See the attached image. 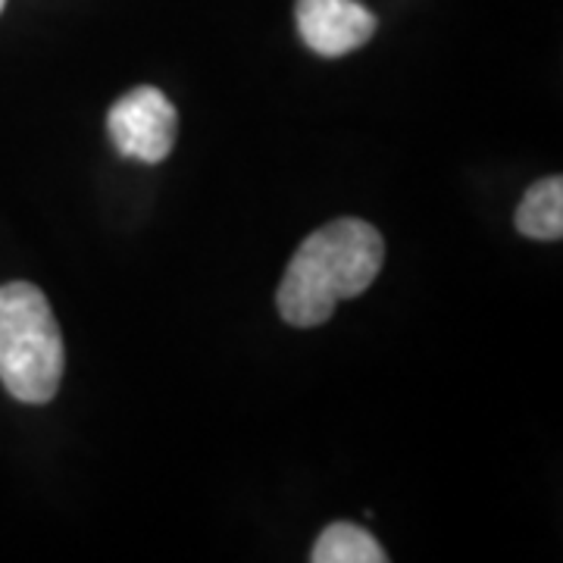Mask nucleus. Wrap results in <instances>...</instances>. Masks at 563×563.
Instances as JSON below:
<instances>
[{"instance_id":"2","label":"nucleus","mask_w":563,"mask_h":563,"mask_svg":"<svg viewBox=\"0 0 563 563\" xmlns=\"http://www.w3.org/2000/svg\"><path fill=\"white\" fill-rule=\"evenodd\" d=\"M66 351L51 301L32 282L0 285V383L22 404H47L63 379Z\"/></svg>"},{"instance_id":"3","label":"nucleus","mask_w":563,"mask_h":563,"mask_svg":"<svg viewBox=\"0 0 563 563\" xmlns=\"http://www.w3.org/2000/svg\"><path fill=\"white\" fill-rule=\"evenodd\" d=\"M107 132L122 157L161 163L169 157V151L176 144L179 113L161 88L141 85L110 107Z\"/></svg>"},{"instance_id":"1","label":"nucleus","mask_w":563,"mask_h":563,"mask_svg":"<svg viewBox=\"0 0 563 563\" xmlns=\"http://www.w3.org/2000/svg\"><path fill=\"white\" fill-rule=\"evenodd\" d=\"M385 242L376 225L363 220H332L307 235L285 269L276 303L291 325H320L335 303L363 295L383 269Z\"/></svg>"},{"instance_id":"5","label":"nucleus","mask_w":563,"mask_h":563,"mask_svg":"<svg viewBox=\"0 0 563 563\" xmlns=\"http://www.w3.org/2000/svg\"><path fill=\"white\" fill-rule=\"evenodd\" d=\"M517 229L536 242H561L563 239V179H539L523 195L517 207Z\"/></svg>"},{"instance_id":"7","label":"nucleus","mask_w":563,"mask_h":563,"mask_svg":"<svg viewBox=\"0 0 563 563\" xmlns=\"http://www.w3.org/2000/svg\"><path fill=\"white\" fill-rule=\"evenodd\" d=\"M3 7H7V0H0V13H3Z\"/></svg>"},{"instance_id":"6","label":"nucleus","mask_w":563,"mask_h":563,"mask_svg":"<svg viewBox=\"0 0 563 563\" xmlns=\"http://www.w3.org/2000/svg\"><path fill=\"white\" fill-rule=\"evenodd\" d=\"M313 563H385L383 544L376 542L363 526L332 523L322 529V536L313 544Z\"/></svg>"},{"instance_id":"4","label":"nucleus","mask_w":563,"mask_h":563,"mask_svg":"<svg viewBox=\"0 0 563 563\" xmlns=\"http://www.w3.org/2000/svg\"><path fill=\"white\" fill-rule=\"evenodd\" d=\"M303 44L320 57H344L376 35V16L357 0H298Z\"/></svg>"}]
</instances>
